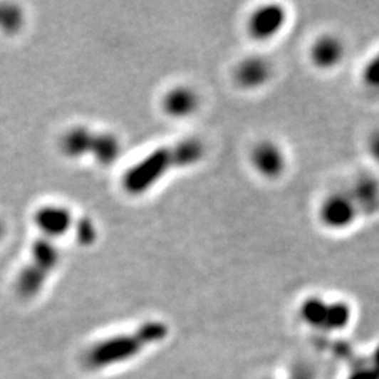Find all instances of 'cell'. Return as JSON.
<instances>
[{"mask_svg": "<svg viewBox=\"0 0 379 379\" xmlns=\"http://www.w3.org/2000/svg\"><path fill=\"white\" fill-rule=\"evenodd\" d=\"M286 21V11L280 4H267L257 9L249 19V33L253 38L266 41L276 37Z\"/></svg>", "mask_w": 379, "mask_h": 379, "instance_id": "5", "label": "cell"}, {"mask_svg": "<svg viewBox=\"0 0 379 379\" xmlns=\"http://www.w3.org/2000/svg\"><path fill=\"white\" fill-rule=\"evenodd\" d=\"M1 232H3V227H1V224H0V237H1Z\"/></svg>", "mask_w": 379, "mask_h": 379, "instance_id": "15", "label": "cell"}, {"mask_svg": "<svg viewBox=\"0 0 379 379\" xmlns=\"http://www.w3.org/2000/svg\"><path fill=\"white\" fill-rule=\"evenodd\" d=\"M360 215V208L348 191L333 192L321 207V219L331 229H346Z\"/></svg>", "mask_w": 379, "mask_h": 379, "instance_id": "4", "label": "cell"}, {"mask_svg": "<svg viewBox=\"0 0 379 379\" xmlns=\"http://www.w3.org/2000/svg\"><path fill=\"white\" fill-rule=\"evenodd\" d=\"M36 222L46 237H59L66 234L72 227V215L65 207L51 205L37 212Z\"/></svg>", "mask_w": 379, "mask_h": 379, "instance_id": "7", "label": "cell"}, {"mask_svg": "<svg viewBox=\"0 0 379 379\" xmlns=\"http://www.w3.org/2000/svg\"><path fill=\"white\" fill-rule=\"evenodd\" d=\"M23 24V13L14 4H0V30L14 33Z\"/></svg>", "mask_w": 379, "mask_h": 379, "instance_id": "12", "label": "cell"}, {"mask_svg": "<svg viewBox=\"0 0 379 379\" xmlns=\"http://www.w3.org/2000/svg\"><path fill=\"white\" fill-rule=\"evenodd\" d=\"M61 259L56 244L51 237L38 239L33 244L30 263L17 277V291L20 295L30 298L38 294L48 277L55 270Z\"/></svg>", "mask_w": 379, "mask_h": 379, "instance_id": "2", "label": "cell"}, {"mask_svg": "<svg viewBox=\"0 0 379 379\" xmlns=\"http://www.w3.org/2000/svg\"><path fill=\"white\" fill-rule=\"evenodd\" d=\"M62 149L69 156L93 155L103 165L113 163L120 155L118 140L107 133H95L78 127L71 130L62 140Z\"/></svg>", "mask_w": 379, "mask_h": 379, "instance_id": "3", "label": "cell"}, {"mask_svg": "<svg viewBox=\"0 0 379 379\" xmlns=\"http://www.w3.org/2000/svg\"><path fill=\"white\" fill-rule=\"evenodd\" d=\"M370 150H371L374 159L379 162V131H377L370 140Z\"/></svg>", "mask_w": 379, "mask_h": 379, "instance_id": "14", "label": "cell"}, {"mask_svg": "<svg viewBox=\"0 0 379 379\" xmlns=\"http://www.w3.org/2000/svg\"><path fill=\"white\" fill-rule=\"evenodd\" d=\"M271 76L270 63L260 58H249L243 61L237 71V81L244 89H256L269 82Z\"/></svg>", "mask_w": 379, "mask_h": 379, "instance_id": "8", "label": "cell"}, {"mask_svg": "<svg viewBox=\"0 0 379 379\" xmlns=\"http://www.w3.org/2000/svg\"><path fill=\"white\" fill-rule=\"evenodd\" d=\"M363 215L375 214L379 209V182L371 176L358 177L347 190Z\"/></svg>", "mask_w": 379, "mask_h": 379, "instance_id": "9", "label": "cell"}, {"mask_svg": "<svg viewBox=\"0 0 379 379\" xmlns=\"http://www.w3.org/2000/svg\"><path fill=\"white\" fill-rule=\"evenodd\" d=\"M205 155V147L198 140L159 147L145 156L127 170L123 186L127 192L138 195L153 187L175 167H187L198 163Z\"/></svg>", "mask_w": 379, "mask_h": 379, "instance_id": "1", "label": "cell"}, {"mask_svg": "<svg viewBox=\"0 0 379 379\" xmlns=\"http://www.w3.org/2000/svg\"><path fill=\"white\" fill-rule=\"evenodd\" d=\"M198 105L197 93L189 88H176L165 98V110L173 117H187Z\"/></svg>", "mask_w": 379, "mask_h": 379, "instance_id": "11", "label": "cell"}, {"mask_svg": "<svg viewBox=\"0 0 379 379\" xmlns=\"http://www.w3.org/2000/svg\"><path fill=\"white\" fill-rule=\"evenodd\" d=\"M363 79L370 89L379 93V53L364 69Z\"/></svg>", "mask_w": 379, "mask_h": 379, "instance_id": "13", "label": "cell"}, {"mask_svg": "<svg viewBox=\"0 0 379 379\" xmlns=\"http://www.w3.org/2000/svg\"><path fill=\"white\" fill-rule=\"evenodd\" d=\"M344 56V46L337 37L325 36L319 38L312 48L313 62L323 69H331L341 62Z\"/></svg>", "mask_w": 379, "mask_h": 379, "instance_id": "10", "label": "cell"}, {"mask_svg": "<svg viewBox=\"0 0 379 379\" xmlns=\"http://www.w3.org/2000/svg\"><path fill=\"white\" fill-rule=\"evenodd\" d=\"M256 170L269 179L279 177L285 170L286 159L283 149L277 143L264 141L253 149L251 155Z\"/></svg>", "mask_w": 379, "mask_h": 379, "instance_id": "6", "label": "cell"}]
</instances>
